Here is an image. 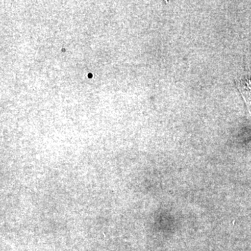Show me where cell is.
<instances>
[{
  "label": "cell",
  "instance_id": "2",
  "mask_svg": "<svg viewBox=\"0 0 251 251\" xmlns=\"http://www.w3.org/2000/svg\"><path fill=\"white\" fill-rule=\"evenodd\" d=\"M92 77V74H89V77Z\"/></svg>",
  "mask_w": 251,
  "mask_h": 251
},
{
  "label": "cell",
  "instance_id": "1",
  "mask_svg": "<svg viewBox=\"0 0 251 251\" xmlns=\"http://www.w3.org/2000/svg\"><path fill=\"white\" fill-rule=\"evenodd\" d=\"M239 89L251 113V77L241 80L239 83Z\"/></svg>",
  "mask_w": 251,
  "mask_h": 251
}]
</instances>
